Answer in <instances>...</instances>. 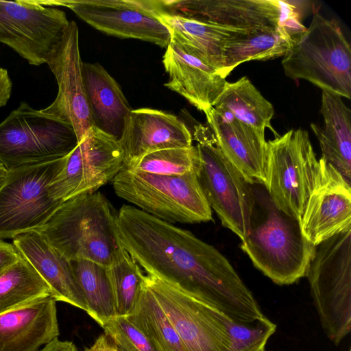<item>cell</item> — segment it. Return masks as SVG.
<instances>
[{
    "mask_svg": "<svg viewBox=\"0 0 351 351\" xmlns=\"http://www.w3.org/2000/svg\"><path fill=\"white\" fill-rule=\"evenodd\" d=\"M162 63L169 77L167 88L200 111L215 106L227 81L196 49L171 35Z\"/></svg>",
    "mask_w": 351,
    "mask_h": 351,
    "instance_id": "obj_18",
    "label": "cell"
},
{
    "mask_svg": "<svg viewBox=\"0 0 351 351\" xmlns=\"http://www.w3.org/2000/svg\"><path fill=\"white\" fill-rule=\"evenodd\" d=\"M214 106L224 108L237 121L261 134L269 128L278 136L271 124L274 114L272 104L246 76L234 82H227Z\"/></svg>",
    "mask_w": 351,
    "mask_h": 351,
    "instance_id": "obj_27",
    "label": "cell"
},
{
    "mask_svg": "<svg viewBox=\"0 0 351 351\" xmlns=\"http://www.w3.org/2000/svg\"><path fill=\"white\" fill-rule=\"evenodd\" d=\"M158 18L169 29L171 35L196 49L221 75L225 42L244 30L171 14L164 8L158 11Z\"/></svg>",
    "mask_w": 351,
    "mask_h": 351,
    "instance_id": "obj_26",
    "label": "cell"
},
{
    "mask_svg": "<svg viewBox=\"0 0 351 351\" xmlns=\"http://www.w3.org/2000/svg\"><path fill=\"white\" fill-rule=\"evenodd\" d=\"M145 282L177 331L185 351H234L230 317L147 274Z\"/></svg>",
    "mask_w": 351,
    "mask_h": 351,
    "instance_id": "obj_11",
    "label": "cell"
},
{
    "mask_svg": "<svg viewBox=\"0 0 351 351\" xmlns=\"http://www.w3.org/2000/svg\"><path fill=\"white\" fill-rule=\"evenodd\" d=\"M282 66L291 80L351 97V47L338 22L316 12L306 30L293 36Z\"/></svg>",
    "mask_w": 351,
    "mask_h": 351,
    "instance_id": "obj_3",
    "label": "cell"
},
{
    "mask_svg": "<svg viewBox=\"0 0 351 351\" xmlns=\"http://www.w3.org/2000/svg\"><path fill=\"white\" fill-rule=\"evenodd\" d=\"M84 351H118L113 339L107 334L104 333L98 337L94 343Z\"/></svg>",
    "mask_w": 351,
    "mask_h": 351,
    "instance_id": "obj_37",
    "label": "cell"
},
{
    "mask_svg": "<svg viewBox=\"0 0 351 351\" xmlns=\"http://www.w3.org/2000/svg\"><path fill=\"white\" fill-rule=\"evenodd\" d=\"M70 263L88 307V314L102 327L117 317L108 267L87 260Z\"/></svg>",
    "mask_w": 351,
    "mask_h": 351,
    "instance_id": "obj_29",
    "label": "cell"
},
{
    "mask_svg": "<svg viewBox=\"0 0 351 351\" xmlns=\"http://www.w3.org/2000/svg\"><path fill=\"white\" fill-rule=\"evenodd\" d=\"M348 351H350V349H349V350H348Z\"/></svg>",
    "mask_w": 351,
    "mask_h": 351,
    "instance_id": "obj_40",
    "label": "cell"
},
{
    "mask_svg": "<svg viewBox=\"0 0 351 351\" xmlns=\"http://www.w3.org/2000/svg\"><path fill=\"white\" fill-rule=\"evenodd\" d=\"M111 182L118 197L164 221L196 223L213 219L195 170L181 176H163L124 166Z\"/></svg>",
    "mask_w": 351,
    "mask_h": 351,
    "instance_id": "obj_4",
    "label": "cell"
},
{
    "mask_svg": "<svg viewBox=\"0 0 351 351\" xmlns=\"http://www.w3.org/2000/svg\"><path fill=\"white\" fill-rule=\"evenodd\" d=\"M38 351H77V350L73 343L67 341H62L57 337Z\"/></svg>",
    "mask_w": 351,
    "mask_h": 351,
    "instance_id": "obj_38",
    "label": "cell"
},
{
    "mask_svg": "<svg viewBox=\"0 0 351 351\" xmlns=\"http://www.w3.org/2000/svg\"><path fill=\"white\" fill-rule=\"evenodd\" d=\"M51 295L0 315V351H38L60 334Z\"/></svg>",
    "mask_w": 351,
    "mask_h": 351,
    "instance_id": "obj_20",
    "label": "cell"
},
{
    "mask_svg": "<svg viewBox=\"0 0 351 351\" xmlns=\"http://www.w3.org/2000/svg\"><path fill=\"white\" fill-rule=\"evenodd\" d=\"M19 254L27 260L46 282L51 295L88 313V307L67 260L38 230L20 234L12 239Z\"/></svg>",
    "mask_w": 351,
    "mask_h": 351,
    "instance_id": "obj_22",
    "label": "cell"
},
{
    "mask_svg": "<svg viewBox=\"0 0 351 351\" xmlns=\"http://www.w3.org/2000/svg\"><path fill=\"white\" fill-rule=\"evenodd\" d=\"M276 325L265 315L251 322L229 319V331L234 351H265V345Z\"/></svg>",
    "mask_w": 351,
    "mask_h": 351,
    "instance_id": "obj_33",
    "label": "cell"
},
{
    "mask_svg": "<svg viewBox=\"0 0 351 351\" xmlns=\"http://www.w3.org/2000/svg\"><path fill=\"white\" fill-rule=\"evenodd\" d=\"M69 23L64 12L36 0L0 1V43L31 65L47 63Z\"/></svg>",
    "mask_w": 351,
    "mask_h": 351,
    "instance_id": "obj_13",
    "label": "cell"
},
{
    "mask_svg": "<svg viewBox=\"0 0 351 351\" xmlns=\"http://www.w3.org/2000/svg\"><path fill=\"white\" fill-rule=\"evenodd\" d=\"M192 136L197 142L195 173L204 196L222 225L243 241L254 226L251 184L222 153L209 127L195 125Z\"/></svg>",
    "mask_w": 351,
    "mask_h": 351,
    "instance_id": "obj_5",
    "label": "cell"
},
{
    "mask_svg": "<svg viewBox=\"0 0 351 351\" xmlns=\"http://www.w3.org/2000/svg\"><path fill=\"white\" fill-rule=\"evenodd\" d=\"M126 317L158 351H185L177 331L144 278L135 305Z\"/></svg>",
    "mask_w": 351,
    "mask_h": 351,
    "instance_id": "obj_28",
    "label": "cell"
},
{
    "mask_svg": "<svg viewBox=\"0 0 351 351\" xmlns=\"http://www.w3.org/2000/svg\"><path fill=\"white\" fill-rule=\"evenodd\" d=\"M266 217L241 243L256 268L278 285H289L306 276L316 246L302 234L300 221L280 211L269 197Z\"/></svg>",
    "mask_w": 351,
    "mask_h": 351,
    "instance_id": "obj_6",
    "label": "cell"
},
{
    "mask_svg": "<svg viewBox=\"0 0 351 351\" xmlns=\"http://www.w3.org/2000/svg\"><path fill=\"white\" fill-rule=\"evenodd\" d=\"M198 162L196 146L156 151L144 156L126 168L139 172L181 176L195 170Z\"/></svg>",
    "mask_w": 351,
    "mask_h": 351,
    "instance_id": "obj_32",
    "label": "cell"
},
{
    "mask_svg": "<svg viewBox=\"0 0 351 351\" xmlns=\"http://www.w3.org/2000/svg\"><path fill=\"white\" fill-rule=\"evenodd\" d=\"M108 271L117 316L127 317L135 305L145 274L137 263L119 244L113 254Z\"/></svg>",
    "mask_w": 351,
    "mask_h": 351,
    "instance_id": "obj_31",
    "label": "cell"
},
{
    "mask_svg": "<svg viewBox=\"0 0 351 351\" xmlns=\"http://www.w3.org/2000/svg\"><path fill=\"white\" fill-rule=\"evenodd\" d=\"M49 295L46 282L21 256L0 273V315Z\"/></svg>",
    "mask_w": 351,
    "mask_h": 351,
    "instance_id": "obj_30",
    "label": "cell"
},
{
    "mask_svg": "<svg viewBox=\"0 0 351 351\" xmlns=\"http://www.w3.org/2000/svg\"><path fill=\"white\" fill-rule=\"evenodd\" d=\"M46 64L56 80L58 90L54 101L41 110L71 125L80 142L93 126L84 89L75 22L70 21L62 40Z\"/></svg>",
    "mask_w": 351,
    "mask_h": 351,
    "instance_id": "obj_16",
    "label": "cell"
},
{
    "mask_svg": "<svg viewBox=\"0 0 351 351\" xmlns=\"http://www.w3.org/2000/svg\"><path fill=\"white\" fill-rule=\"evenodd\" d=\"M40 4L72 10L93 27L106 34L153 43L166 48L169 29L158 19L165 0H36Z\"/></svg>",
    "mask_w": 351,
    "mask_h": 351,
    "instance_id": "obj_12",
    "label": "cell"
},
{
    "mask_svg": "<svg viewBox=\"0 0 351 351\" xmlns=\"http://www.w3.org/2000/svg\"><path fill=\"white\" fill-rule=\"evenodd\" d=\"M320 114L324 128H311L318 139L322 158L351 184V111L341 97L322 90Z\"/></svg>",
    "mask_w": 351,
    "mask_h": 351,
    "instance_id": "obj_24",
    "label": "cell"
},
{
    "mask_svg": "<svg viewBox=\"0 0 351 351\" xmlns=\"http://www.w3.org/2000/svg\"><path fill=\"white\" fill-rule=\"evenodd\" d=\"M114 234L147 274L234 320L251 322L264 316L229 261L191 232L124 204L117 213Z\"/></svg>",
    "mask_w": 351,
    "mask_h": 351,
    "instance_id": "obj_1",
    "label": "cell"
},
{
    "mask_svg": "<svg viewBox=\"0 0 351 351\" xmlns=\"http://www.w3.org/2000/svg\"><path fill=\"white\" fill-rule=\"evenodd\" d=\"M216 143L250 184L266 182L267 141L265 134L235 119L221 120L213 107L204 112Z\"/></svg>",
    "mask_w": 351,
    "mask_h": 351,
    "instance_id": "obj_21",
    "label": "cell"
},
{
    "mask_svg": "<svg viewBox=\"0 0 351 351\" xmlns=\"http://www.w3.org/2000/svg\"><path fill=\"white\" fill-rule=\"evenodd\" d=\"M305 276L322 327L338 346L351 330V230L316 245Z\"/></svg>",
    "mask_w": 351,
    "mask_h": 351,
    "instance_id": "obj_7",
    "label": "cell"
},
{
    "mask_svg": "<svg viewBox=\"0 0 351 351\" xmlns=\"http://www.w3.org/2000/svg\"><path fill=\"white\" fill-rule=\"evenodd\" d=\"M78 143L71 125L21 102L0 123V164L10 170L62 158Z\"/></svg>",
    "mask_w": 351,
    "mask_h": 351,
    "instance_id": "obj_9",
    "label": "cell"
},
{
    "mask_svg": "<svg viewBox=\"0 0 351 351\" xmlns=\"http://www.w3.org/2000/svg\"><path fill=\"white\" fill-rule=\"evenodd\" d=\"M21 255L14 245L0 239V273L16 263Z\"/></svg>",
    "mask_w": 351,
    "mask_h": 351,
    "instance_id": "obj_35",
    "label": "cell"
},
{
    "mask_svg": "<svg viewBox=\"0 0 351 351\" xmlns=\"http://www.w3.org/2000/svg\"><path fill=\"white\" fill-rule=\"evenodd\" d=\"M292 37L283 28L260 26L236 33L224 43L223 70L226 77L239 64L252 60H268L283 56Z\"/></svg>",
    "mask_w": 351,
    "mask_h": 351,
    "instance_id": "obj_25",
    "label": "cell"
},
{
    "mask_svg": "<svg viewBox=\"0 0 351 351\" xmlns=\"http://www.w3.org/2000/svg\"><path fill=\"white\" fill-rule=\"evenodd\" d=\"M12 83L6 69L0 66V108L8 103L12 93Z\"/></svg>",
    "mask_w": 351,
    "mask_h": 351,
    "instance_id": "obj_36",
    "label": "cell"
},
{
    "mask_svg": "<svg viewBox=\"0 0 351 351\" xmlns=\"http://www.w3.org/2000/svg\"><path fill=\"white\" fill-rule=\"evenodd\" d=\"M267 195L276 208L300 221L320 170L308 133L292 129L267 141Z\"/></svg>",
    "mask_w": 351,
    "mask_h": 351,
    "instance_id": "obj_8",
    "label": "cell"
},
{
    "mask_svg": "<svg viewBox=\"0 0 351 351\" xmlns=\"http://www.w3.org/2000/svg\"><path fill=\"white\" fill-rule=\"evenodd\" d=\"M66 157L8 170L0 187L1 239L40 230L63 202L51 196L49 186Z\"/></svg>",
    "mask_w": 351,
    "mask_h": 351,
    "instance_id": "obj_10",
    "label": "cell"
},
{
    "mask_svg": "<svg viewBox=\"0 0 351 351\" xmlns=\"http://www.w3.org/2000/svg\"><path fill=\"white\" fill-rule=\"evenodd\" d=\"M130 166L150 153L172 148L191 147L192 132L176 116L159 110H132L118 141Z\"/></svg>",
    "mask_w": 351,
    "mask_h": 351,
    "instance_id": "obj_19",
    "label": "cell"
},
{
    "mask_svg": "<svg viewBox=\"0 0 351 351\" xmlns=\"http://www.w3.org/2000/svg\"><path fill=\"white\" fill-rule=\"evenodd\" d=\"M117 213L101 193H84L64 201L38 231L67 260L108 267L119 245Z\"/></svg>",
    "mask_w": 351,
    "mask_h": 351,
    "instance_id": "obj_2",
    "label": "cell"
},
{
    "mask_svg": "<svg viewBox=\"0 0 351 351\" xmlns=\"http://www.w3.org/2000/svg\"><path fill=\"white\" fill-rule=\"evenodd\" d=\"M124 165L118 141L93 127L66 157L62 169L49 186V192L62 202L95 192L111 182Z\"/></svg>",
    "mask_w": 351,
    "mask_h": 351,
    "instance_id": "obj_15",
    "label": "cell"
},
{
    "mask_svg": "<svg viewBox=\"0 0 351 351\" xmlns=\"http://www.w3.org/2000/svg\"><path fill=\"white\" fill-rule=\"evenodd\" d=\"M8 173V169L0 164V187L3 183Z\"/></svg>",
    "mask_w": 351,
    "mask_h": 351,
    "instance_id": "obj_39",
    "label": "cell"
},
{
    "mask_svg": "<svg viewBox=\"0 0 351 351\" xmlns=\"http://www.w3.org/2000/svg\"><path fill=\"white\" fill-rule=\"evenodd\" d=\"M118 351H158L152 341L126 317L117 316L102 326Z\"/></svg>",
    "mask_w": 351,
    "mask_h": 351,
    "instance_id": "obj_34",
    "label": "cell"
},
{
    "mask_svg": "<svg viewBox=\"0 0 351 351\" xmlns=\"http://www.w3.org/2000/svg\"><path fill=\"white\" fill-rule=\"evenodd\" d=\"M82 75L93 126L119 141L132 110L119 84L99 63L83 62Z\"/></svg>",
    "mask_w": 351,
    "mask_h": 351,
    "instance_id": "obj_23",
    "label": "cell"
},
{
    "mask_svg": "<svg viewBox=\"0 0 351 351\" xmlns=\"http://www.w3.org/2000/svg\"><path fill=\"white\" fill-rule=\"evenodd\" d=\"M316 185L310 195L300 226L314 245L351 230V186L323 158Z\"/></svg>",
    "mask_w": 351,
    "mask_h": 351,
    "instance_id": "obj_17",
    "label": "cell"
},
{
    "mask_svg": "<svg viewBox=\"0 0 351 351\" xmlns=\"http://www.w3.org/2000/svg\"><path fill=\"white\" fill-rule=\"evenodd\" d=\"M169 13L228 27L248 29L260 26L285 29L291 36L304 32L297 7L279 0L165 1Z\"/></svg>",
    "mask_w": 351,
    "mask_h": 351,
    "instance_id": "obj_14",
    "label": "cell"
}]
</instances>
